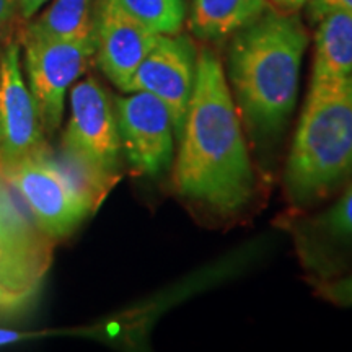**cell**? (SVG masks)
<instances>
[{
	"instance_id": "44dd1931",
	"label": "cell",
	"mask_w": 352,
	"mask_h": 352,
	"mask_svg": "<svg viewBox=\"0 0 352 352\" xmlns=\"http://www.w3.org/2000/svg\"><path fill=\"white\" fill-rule=\"evenodd\" d=\"M16 6H19L16 0H0V26H3L7 21H10Z\"/></svg>"
},
{
	"instance_id": "8992f818",
	"label": "cell",
	"mask_w": 352,
	"mask_h": 352,
	"mask_svg": "<svg viewBox=\"0 0 352 352\" xmlns=\"http://www.w3.org/2000/svg\"><path fill=\"white\" fill-rule=\"evenodd\" d=\"M50 151L46 147L2 170L0 176L23 197L38 227L56 240L69 235L95 210L52 162Z\"/></svg>"
},
{
	"instance_id": "7a4b0ae2",
	"label": "cell",
	"mask_w": 352,
	"mask_h": 352,
	"mask_svg": "<svg viewBox=\"0 0 352 352\" xmlns=\"http://www.w3.org/2000/svg\"><path fill=\"white\" fill-rule=\"evenodd\" d=\"M307 44L305 26L290 12L266 10L232 36L227 82L241 122L259 145L279 139L292 116Z\"/></svg>"
},
{
	"instance_id": "8fae6325",
	"label": "cell",
	"mask_w": 352,
	"mask_h": 352,
	"mask_svg": "<svg viewBox=\"0 0 352 352\" xmlns=\"http://www.w3.org/2000/svg\"><path fill=\"white\" fill-rule=\"evenodd\" d=\"M95 23V54L103 74L122 91L145 56L155 46L158 34L132 19L116 0H98Z\"/></svg>"
},
{
	"instance_id": "4fadbf2b",
	"label": "cell",
	"mask_w": 352,
	"mask_h": 352,
	"mask_svg": "<svg viewBox=\"0 0 352 352\" xmlns=\"http://www.w3.org/2000/svg\"><path fill=\"white\" fill-rule=\"evenodd\" d=\"M267 10V0H191L189 28L196 38H230Z\"/></svg>"
},
{
	"instance_id": "d6986e66",
	"label": "cell",
	"mask_w": 352,
	"mask_h": 352,
	"mask_svg": "<svg viewBox=\"0 0 352 352\" xmlns=\"http://www.w3.org/2000/svg\"><path fill=\"white\" fill-rule=\"evenodd\" d=\"M19 2V8L21 12V16L23 19H32V16L36 13L39 8H41L47 0H16Z\"/></svg>"
},
{
	"instance_id": "e0dca14e",
	"label": "cell",
	"mask_w": 352,
	"mask_h": 352,
	"mask_svg": "<svg viewBox=\"0 0 352 352\" xmlns=\"http://www.w3.org/2000/svg\"><path fill=\"white\" fill-rule=\"evenodd\" d=\"M320 294L334 305L352 307V274L324 284L320 289Z\"/></svg>"
},
{
	"instance_id": "30bf717a",
	"label": "cell",
	"mask_w": 352,
	"mask_h": 352,
	"mask_svg": "<svg viewBox=\"0 0 352 352\" xmlns=\"http://www.w3.org/2000/svg\"><path fill=\"white\" fill-rule=\"evenodd\" d=\"M41 118L26 87L19 44H10L0 57V171L36 155L47 147Z\"/></svg>"
},
{
	"instance_id": "52a82bcc",
	"label": "cell",
	"mask_w": 352,
	"mask_h": 352,
	"mask_svg": "<svg viewBox=\"0 0 352 352\" xmlns=\"http://www.w3.org/2000/svg\"><path fill=\"white\" fill-rule=\"evenodd\" d=\"M95 54V38L83 41L25 38V63L30 91L38 107L43 129L52 134L64 116L65 94L85 72Z\"/></svg>"
},
{
	"instance_id": "7402d4cb",
	"label": "cell",
	"mask_w": 352,
	"mask_h": 352,
	"mask_svg": "<svg viewBox=\"0 0 352 352\" xmlns=\"http://www.w3.org/2000/svg\"><path fill=\"white\" fill-rule=\"evenodd\" d=\"M276 6H279V8L283 12H296L298 8L305 6L308 0H272Z\"/></svg>"
},
{
	"instance_id": "5bb4252c",
	"label": "cell",
	"mask_w": 352,
	"mask_h": 352,
	"mask_svg": "<svg viewBox=\"0 0 352 352\" xmlns=\"http://www.w3.org/2000/svg\"><path fill=\"white\" fill-rule=\"evenodd\" d=\"M90 0H54L34 23L25 38L83 41L95 38Z\"/></svg>"
},
{
	"instance_id": "7c38bea8",
	"label": "cell",
	"mask_w": 352,
	"mask_h": 352,
	"mask_svg": "<svg viewBox=\"0 0 352 352\" xmlns=\"http://www.w3.org/2000/svg\"><path fill=\"white\" fill-rule=\"evenodd\" d=\"M352 77V16L331 12L318 20L308 95L341 87Z\"/></svg>"
},
{
	"instance_id": "603a6c76",
	"label": "cell",
	"mask_w": 352,
	"mask_h": 352,
	"mask_svg": "<svg viewBox=\"0 0 352 352\" xmlns=\"http://www.w3.org/2000/svg\"><path fill=\"white\" fill-rule=\"evenodd\" d=\"M6 310V308H3V305H2V302H0V311H3Z\"/></svg>"
},
{
	"instance_id": "277c9868",
	"label": "cell",
	"mask_w": 352,
	"mask_h": 352,
	"mask_svg": "<svg viewBox=\"0 0 352 352\" xmlns=\"http://www.w3.org/2000/svg\"><path fill=\"white\" fill-rule=\"evenodd\" d=\"M52 240L13 204L0 176V302L6 310L36 296L52 263Z\"/></svg>"
},
{
	"instance_id": "ac0fdd59",
	"label": "cell",
	"mask_w": 352,
	"mask_h": 352,
	"mask_svg": "<svg viewBox=\"0 0 352 352\" xmlns=\"http://www.w3.org/2000/svg\"><path fill=\"white\" fill-rule=\"evenodd\" d=\"M308 15L314 21L331 12H342L352 16V0H308Z\"/></svg>"
},
{
	"instance_id": "3957f363",
	"label": "cell",
	"mask_w": 352,
	"mask_h": 352,
	"mask_svg": "<svg viewBox=\"0 0 352 352\" xmlns=\"http://www.w3.org/2000/svg\"><path fill=\"white\" fill-rule=\"evenodd\" d=\"M352 175V77L334 90L308 95L285 166V191L308 206Z\"/></svg>"
},
{
	"instance_id": "9c48e42d",
	"label": "cell",
	"mask_w": 352,
	"mask_h": 352,
	"mask_svg": "<svg viewBox=\"0 0 352 352\" xmlns=\"http://www.w3.org/2000/svg\"><path fill=\"white\" fill-rule=\"evenodd\" d=\"M121 148L142 175L164 173L173 160V121L168 108L147 91L114 100Z\"/></svg>"
},
{
	"instance_id": "6da1fadb",
	"label": "cell",
	"mask_w": 352,
	"mask_h": 352,
	"mask_svg": "<svg viewBox=\"0 0 352 352\" xmlns=\"http://www.w3.org/2000/svg\"><path fill=\"white\" fill-rule=\"evenodd\" d=\"M173 182L178 195L215 214L243 209L254 195V176L243 122L222 63L197 52L196 82L184 118Z\"/></svg>"
},
{
	"instance_id": "ba28073f",
	"label": "cell",
	"mask_w": 352,
	"mask_h": 352,
	"mask_svg": "<svg viewBox=\"0 0 352 352\" xmlns=\"http://www.w3.org/2000/svg\"><path fill=\"white\" fill-rule=\"evenodd\" d=\"M197 52L186 34H158L155 46L132 76L127 94L147 91L168 108L179 139L196 82Z\"/></svg>"
},
{
	"instance_id": "9a60e30c",
	"label": "cell",
	"mask_w": 352,
	"mask_h": 352,
	"mask_svg": "<svg viewBox=\"0 0 352 352\" xmlns=\"http://www.w3.org/2000/svg\"><path fill=\"white\" fill-rule=\"evenodd\" d=\"M132 19L157 34L182 33L186 0H116Z\"/></svg>"
},
{
	"instance_id": "5b68a950",
	"label": "cell",
	"mask_w": 352,
	"mask_h": 352,
	"mask_svg": "<svg viewBox=\"0 0 352 352\" xmlns=\"http://www.w3.org/2000/svg\"><path fill=\"white\" fill-rule=\"evenodd\" d=\"M63 152L113 186L120 179L121 140L114 104L94 77L76 83L70 91Z\"/></svg>"
},
{
	"instance_id": "ffe728a7",
	"label": "cell",
	"mask_w": 352,
	"mask_h": 352,
	"mask_svg": "<svg viewBox=\"0 0 352 352\" xmlns=\"http://www.w3.org/2000/svg\"><path fill=\"white\" fill-rule=\"evenodd\" d=\"M26 338H30V334L13 331V329L0 328V346L12 344V342H19L21 340H26Z\"/></svg>"
},
{
	"instance_id": "2e32d148",
	"label": "cell",
	"mask_w": 352,
	"mask_h": 352,
	"mask_svg": "<svg viewBox=\"0 0 352 352\" xmlns=\"http://www.w3.org/2000/svg\"><path fill=\"white\" fill-rule=\"evenodd\" d=\"M311 228L333 240L352 243V183L331 208L315 219Z\"/></svg>"
}]
</instances>
